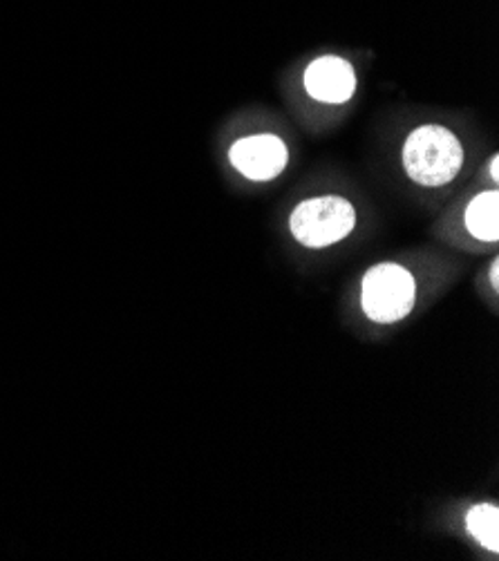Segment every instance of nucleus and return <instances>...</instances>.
Masks as SVG:
<instances>
[{"label":"nucleus","mask_w":499,"mask_h":561,"mask_svg":"<svg viewBox=\"0 0 499 561\" xmlns=\"http://www.w3.org/2000/svg\"><path fill=\"white\" fill-rule=\"evenodd\" d=\"M401 161L410 182L441 188L457 180L464 165V146L451 128L423 124L406 137Z\"/></svg>","instance_id":"f257e3e1"},{"label":"nucleus","mask_w":499,"mask_h":561,"mask_svg":"<svg viewBox=\"0 0 499 561\" xmlns=\"http://www.w3.org/2000/svg\"><path fill=\"white\" fill-rule=\"evenodd\" d=\"M290 229L294 240L307 249L334 247L356 229V208L343 195L309 197L292 210Z\"/></svg>","instance_id":"f03ea898"},{"label":"nucleus","mask_w":499,"mask_h":561,"mask_svg":"<svg viewBox=\"0 0 499 561\" xmlns=\"http://www.w3.org/2000/svg\"><path fill=\"white\" fill-rule=\"evenodd\" d=\"M417 305V283L408 268L381 262L367 268L361 283L363 313L376 324H395L412 313Z\"/></svg>","instance_id":"7ed1b4c3"},{"label":"nucleus","mask_w":499,"mask_h":561,"mask_svg":"<svg viewBox=\"0 0 499 561\" xmlns=\"http://www.w3.org/2000/svg\"><path fill=\"white\" fill-rule=\"evenodd\" d=\"M229 161L249 182H271L285 173L290 148L273 133L249 135L229 148Z\"/></svg>","instance_id":"20e7f679"},{"label":"nucleus","mask_w":499,"mask_h":561,"mask_svg":"<svg viewBox=\"0 0 499 561\" xmlns=\"http://www.w3.org/2000/svg\"><path fill=\"white\" fill-rule=\"evenodd\" d=\"M303 83L314 101L327 105H343L356 94L359 79L354 66L343 59V56L325 54L307 66Z\"/></svg>","instance_id":"39448f33"},{"label":"nucleus","mask_w":499,"mask_h":561,"mask_svg":"<svg viewBox=\"0 0 499 561\" xmlns=\"http://www.w3.org/2000/svg\"><path fill=\"white\" fill-rule=\"evenodd\" d=\"M464 224L475 240L495 244L499 240V193L484 191L475 195L466 206Z\"/></svg>","instance_id":"423d86ee"},{"label":"nucleus","mask_w":499,"mask_h":561,"mask_svg":"<svg viewBox=\"0 0 499 561\" xmlns=\"http://www.w3.org/2000/svg\"><path fill=\"white\" fill-rule=\"evenodd\" d=\"M466 528L490 552H499V508L495 503H477L466 515Z\"/></svg>","instance_id":"0eeeda50"},{"label":"nucleus","mask_w":499,"mask_h":561,"mask_svg":"<svg viewBox=\"0 0 499 561\" xmlns=\"http://www.w3.org/2000/svg\"><path fill=\"white\" fill-rule=\"evenodd\" d=\"M490 285L495 291H499V260H492L490 264Z\"/></svg>","instance_id":"6e6552de"},{"label":"nucleus","mask_w":499,"mask_h":561,"mask_svg":"<svg viewBox=\"0 0 499 561\" xmlns=\"http://www.w3.org/2000/svg\"><path fill=\"white\" fill-rule=\"evenodd\" d=\"M488 173H490V180H492V182L499 180V154H492V157H490Z\"/></svg>","instance_id":"1a4fd4ad"}]
</instances>
